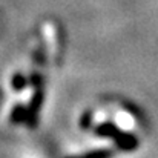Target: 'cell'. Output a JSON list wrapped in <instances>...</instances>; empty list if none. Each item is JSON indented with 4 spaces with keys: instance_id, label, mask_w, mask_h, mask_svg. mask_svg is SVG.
I'll return each mask as SVG.
<instances>
[{
    "instance_id": "6da1fadb",
    "label": "cell",
    "mask_w": 158,
    "mask_h": 158,
    "mask_svg": "<svg viewBox=\"0 0 158 158\" xmlns=\"http://www.w3.org/2000/svg\"><path fill=\"white\" fill-rule=\"evenodd\" d=\"M114 140H115V144L123 151H134L138 146V138L131 132H123L121 129L114 137Z\"/></svg>"
},
{
    "instance_id": "7a4b0ae2",
    "label": "cell",
    "mask_w": 158,
    "mask_h": 158,
    "mask_svg": "<svg viewBox=\"0 0 158 158\" xmlns=\"http://www.w3.org/2000/svg\"><path fill=\"white\" fill-rule=\"evenodd\" d=\"M112 157V152L110 151H106V149H102V151H95V152H91L88 155L81 158H110Z\"/></svg>"
}]
</instances>
